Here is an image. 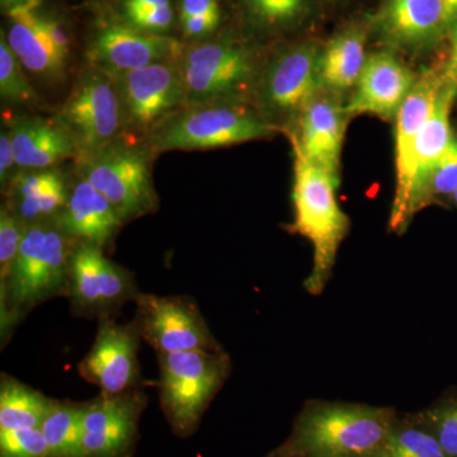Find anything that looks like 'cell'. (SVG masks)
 <instances>
[{"instance_id": "cell-1", "label": "cell", "mask_w": 457, "mask_h": 457, "mask_svg": "<svg viewBox=\"0 0 457 457\" xmlns=\"http://www.w3.org/2000/svg\"><path fill=\"white\" fill-rule=\"evenodd\" d=\"M395 409L342 402H309L290 437L273 451L290 457H380Z\"/></svg>"}, {"instance_id": "cell-2", "label": "cell", "mask_w": 457, "mask_h": 457, "mask_svg": "<svg viewBox=\"0 0 457 457\" xmlns=\"http://www.w3.org/2000/svg\"><path fill=\"white\" fill-rule=\"evenodd\" d=\"M77 242L55 220L27 227L8 278L0 284L2 345L29 312L66 295L71 257Z\"/></svg>"}, {"instance_id": "cell-3", "label": "cell", "mask_w": 457, "mask_h": 457, "mask_svg": "<svg viewBox=\"0 0 457 457\" xmlns=\"http://www.w3.org/2000/svg\"><path fill=\"white\" fill-rule=\"evenodd\" d=\"M294 149L293 200L295 220L291 233L306 237L312 245V270L303 282L311 295H320L332 276L339 246L350 230V219L342 212L336 191L339 180L309 161L290 137Z\"/></svg>"}, {"instance_id": "cell-4", "label": "cell", "mask_w": 457, "mask_h": 457, "mask_svg": "<svg viewBox=\"0 0 457 457\" xmlns=\"http://www.w3.org/2000/svg\"><path fill=\"white\" fill-rule=\"evenodd\" d=\"M156 354L165 417L177 435H191L230 375V357L222 348Z\"/></svg>"}, {"instance_id": "cell-5", "label": "cell", "mask_w": 457, "mask_h": 457, "mask_svg": "<svg viewBox=\"0 0 457 457\" xmlns=\"http://www.w3.org/2000/svg\"><path fill=\"white\" fill-rule=\"evenodd\" d=\"M123 121L125 113L116 83L96 69L78 82L57 122L71 135L84 163L114 143Z\"/></svg>"}, {"instance_id": "cell-6", "label": "cell", "mask_w": 457, "mask_h": 457, "mask_svg": "<svg viewBox=\"0 0 457 457\" xmlns=\"http://www.w3.org/2000/svg\"><path fill=\"white\" fill-rule=\"evenodd\" d=\"M260 116L234 106L197 107L171 120L156 135L158 150H196L263 139L278 131Z\"/></svg>"}, {"instance_id": "cell-7", "label": "cell", "mask_w": 457, "mask_h": 457, "mask_svg": "<svg viewBox=\"0 0 457 457\" xmlns=\"http://www.w3.org/2000/svg\"><path fill=\"white\" fill-rule=\"evenodd\" d=\"M140 294L134 276L108 260L104 248L77 243L71 257L65 295L75 314L110 318L123 303L135 302Z\"/></svg>"}, {"instance_id": "cell-8", "label": "cell", "mask_w": 457, "mask_h": 457, "mask_svg": "<svg viewBox=\"0 0 457 457\" xmlns=\"http://www.w3.org/2000/svg\"><path fill=\"white\" fill-rule=\"evenodd\" d=\"M82 179L97 188L123 222L154 212L158 198L153 188L146 156L114 141L84 162Z\"/></svg>"}, {"instance_id": "cell-9", "label": "cell", "mask_w": 457, "mask_h": 457, "mask_svg": "<svg viewBox=\"0 0 457 457\" xmlns=\"http://www.w3.org/2000/svg\"><path fill=\"white\" fill-rule=\"evenodd\" d=\"M135 303V324L156 353L221 350L197 303L189 297L140 294Z\"/></svg>"}, {"instance_id": "cell-10", "label": "cell", "mask_w": 457, "mask_h": 457, "mask_svg": "<svg viewBox=\"0 0 457 457\" xmlns=\"http://www.w3.org/2000/svg\"><path fill=\"white\" fill-rule=\"evenodd\" d=\"M444 71H423L417 77L413 88L403 102L395 126V196L390 212V230L404 233L409 225V201H411V159L414 144L423 126L428 121L437 104Z\"/></svg>"}, {"instance_id": "cell-11", "label": "cell", "mask_w": 457, "mask_h": 457, "mask_svg": "<svg viewBox=\"0 0 457 457\" xmlns=\"http://www.w3.org/2000/svg\"><path fill=\"white\" fill-rule=\"evenodd\" d=\"M140 339L135 321L119 324L112 318L99 319L95 343L78 365V372L107 395L139 387Z\"/></svg>"}, {"instance_id": "cell-12", "label": "cell", "mask_w": 457, "mask_h": 457, "mask_svg": "<svg viewBox=\"0 0 457 457\" xmlns=\"http://www.w3.org/2000/svg\"><path fill=\"white\" fill-rule=\"evenodd\" d=\"M253 73L248 51L230 44L198 46L189 51L180 69L186 101L194 104L239 95Z\"/></svg>"}, {"instance_id": "cell-13", "label": "cell", "mask_w": 457, "mask_h": 457, "mask_svg": "<svg viewBox=\"0 0 457 457\" xmlns=\"http://www.w3.org/2000/svg\"><path fill=\"white\" fill-rule=\"evenodd\" d=\"M146 395L139 387L84 404L83 457H125L137 440Z\"/></svg>"}, {"instance_id": "cell-14", "label": "cell", "mask_w": 457, "mask_h": 457, "mask_svg": "<svg viewBox=\"0 0 457 457\" xmlns=\"http://www.w3.org/2000/svg\"><path fill=\"white\" fill-rule=\"evenodd\" d=\"M320 50L314 45H300L282 53L270 62L261 83V101L267 112L293 116L320 92Z\"/></svg>"}, {"instance_id": "cell-15", "label": "cell", "mask_w": 457, "mask_h": 457, "mask_svg": "<svg viewBox=\"0 0 457 457\" xmlns=\"http://www.w3.org/2000/svg\"><path fill=\"white\" fill-rule=\"evenodd\" d=\"M121 97L125 120L149 128L186 101L182 74L171 64H156L112 78Z\"/></svg>"}, {"instance_id": "cell-16", "label": "cell", "mask_w": 457, "mask_h": 457, "mask_svg": "<svg viewBox=\"0 0 457 457\" xmlns=\"http://www.w3.org/2000/svg\"><path fill=\"white\" fill-rule=\"evenodd\" d=\"M7 42L21 64L32 73L57 77L64 71L69 56V41L55 21L36 13L31 4L14 5Z\"/></svg>"}, {"instance_id": "cell-17", "label": "cell", "mask_w": 457, "mask_h": 457, "mask_svg": "<svg viewBox=\"0 0 457 457\" xmlns=\"http://www.w3.org/2000/svg\"><path fill=\"white\" fill-rule=\"evenodd\" d=\"M173 38L140 33L129 27L114 25L102 29L90 46L88 56L97 71L110 78L163 62L179 54Z\"/></svg>"}, {"instance_id": "cell-18", "label": "cell", "mask_w": 457, "mask_h": 457, "mask_svg": "<svg viewBox=\"0 0 457 457\" xmlns=\"http://www.w3.org/2000/svg\"><path fill=\"white\" fill-rule=\"evenodd\" d=\"M417 77L392 53L369 56L360 75L356 90L345 104L348 116L370 113L381 119L396 117Z\"/></svg>"}, {"instance_id": "cell-19", "label": "cell", "mask_w": 457, "mask_h": 457, "mask_svg": "<svg viewBox=\"0 0 457 457\" xmlns=\"http://www.w3.org/2000/svg\"><path fill=\"white\" fill-rule=\"evenodd\" d=\"M300 134H291L303 155L339 179L341 153L348 114L345 108L324 90L303 108Z\"/></svg>"}, {"instance_id": "cell-20", "label": "cell", "mask_w": 457, "mask_h": 457, "mask_svg": "<svg viewBox=\"0 0 457 457\" xmlns=\"http://www.w3.org/2000/svg\"><path fill=\"white\" fill-rule=\"evenodd\" d=\"M378 26L389 44L413 51L449 32L450 21L444 0H384Z\"/></svg>"}, {"instance_id": "cell-21", "label": "cell", "mask_w": 457, "mask_h": 457, "mask_svg": "<svg viewBox=\"0 0 457 457\" xmlns=\"http://www.w3.org/2000/svg\"><path fill=\"white\" fill-rule=\"evenodd\" d=\"M55 221L75 242L101 248L125 224L110 201L84 179L69 189L68 200Z\"/></svg>"}, {"instance_id": "cell-22", "label": "cell", "mask_w": 457, "mask_h": 457, "mask_svg": "<svg viewBox=\"0 0 457 457\" xmlns=\"http://www.w3.org/2000/svg\"><path fill=\"white\" fill-rule=\"evenodd\" d=\"M9 131L18 167L46 170L62 159L77 154L71 135L57 121L20 120Z\"/></svg>"}, {"instance_id": "cell-23", "label": "cell", "mask_w": 457, "mask_h": 457, "mask_svg": "<svg viewBox=\"0 0 457 457\" xmlns=\"http://www.w3.org/2000/svg\"><path fill=\"white\" fill-rule=\"evenodd\" d=\"M68 195L64 179L56 171L21 173L12 182L7 206L26 225L37 224L55 220Z\"/></svg>"}, {"instance_id": "cell-24", "label": "cell", "mask_w": 457, "mask_h": 457, "mask_svg": "<svg viewBox=\"0 0 457 457\" xmlns=\"http://www.w3.org/2000/svg\"><path fill=\"white\" fill-rule=\"evenodd\" d=\"M365 44V33L361 29H348L320 51L319 80L321 90L335 95L356 87L368 60Z\"/></svg>"}, {"instance_id": "cell-25", "label": "cell", "mask_w": 457, "mask_h": 457, "mask_svg": "<svg viewBox=\"0 0 457 457\" xmlns=\"http://www.w3.org/2000/svg\"><path fill=\"white\" fill-rule=\"evenodd\" d=\"M456 97L457 88L444 82L435 111L418 135L411 152V197L418 180L425 176L426 171L444 154L455 137L451 129L450 113Z\"/></svg>"}, {"instance_id": "cell-26", "label": "cell", "mask_w": 457, "mask_h": 457, "mask_svg": "<svg viewBox=\"0 0 457 457\" xmlns=\"http://www.w3.org/2000/svg\"><path fill=\"white\" fill-rule=\"evenodd\" d=\"M54 399L12 376L0 378V431L40 428Z\"/></svg>"}, {"instance_id": "cell-27", "label": "cell", "mask_w": 457, "mask_h": 457, "mask_svg": "<svg viewBox=\"0 0 457 457\" xmlns=\"http://www.w3.org/2000/svg\"><path fill=\"white\" fill-rule=\"evenodd\" d=\"M84 404L54 400L40 427L47 457H83Z\"/></svg>"}, {"instance_id": "cell-28", "label": "cell", "mask_w": 457, "mask_h": 457, "mask_svg": "<svg viewBox=\"0 0 457 457\" xmlns=\"http://www.w3.org/2000/svg\"><path fill=\"white\" fill-rule=\"evenodd\" d=\"M380 457H450L422 414L396 416Z\"/></svg>"}, {"instance_id": "cell-29", "label": "cell", "mask_w": 457, "mask_h": 457, "mask_svg": "<svg viewBox=\"0 0 457 457\" xmlns=\"http://www.w3.org/2000/svg\"><path fill=\"white\" fill-rule=\"evenodd\" d=\"M457 188V137H453L444 154L418 180L409 204V221L428 204L453 197Z\"/></svg>"}, {"instance_id": "cell-30", "label": "cell", "mask_w": 457, "mask_h": 457, "mask_svg": "<svg viewBox=\"0 0 457 457\" xmlns=\"http://www.w3.org/2000/svg\"><path fill=\"white\" fill-rule=\"evenodd\" d=\"M420 413L437 436L447 455L457 457V389L450 390Z\"/></svg>"}, {"instance_id": "cell-31", "label": "cell", "mask_w": 457, "mask_h": 457, "mask_svg": "<svg viewBox=\"0 0 457 457\" xmlns=\"http://www.w3.org/2000/svg\"><path fill=\"white\" fill-rule=\"evenodd\" d=\"M22 64L9 47L7 40L2 35L0 40V95L5 101L14 104H27L36 99L31 84L26 79Z\"/></svg>"}, {"instance_id": "cell-32", "label": "cell", "mask_w": 457, "mask_h": 457, "mask_svg": "<svg viewBox=\"0 0 457 457\" xmlns=\"http://www.w3.org/2000/svg\"><path fill=\"white\" fill-rule=\"evenodd\" d=\"M29 225L18 219L7 204L0 210V284L8 278L16 261L21 242Z\"/></svg>"}, {"instance_id": "cell-33", "label": "cell", "mask_w": 457, "mask_h": 457, "mask_svg": "<svg viewBox=\"0 0 457 457\" xmlns=\"http://www.w3.org/2000/svg\"><path fill=\"white\" fill-rule=\"evenodd\" d=\"M0 457H47V444L41 429L0 431Z\"/></svg>"}, {"instance_id": "cell-34", "label": "cell", "mask_w": 457, "mask_h": 457, "mask_svg": "<svg viewBox=\"0 0 457 457\" xmlns=\"http://www.w3.org/2000/svg\"><path fill=\"white\" fill-rule=\"evenodd\" d=\"M255 16L267 23H286L302 14L305 0H248Z\"/></svg>"}, {"instance_id": "cell-35", "label": "cell", "mask_w": 457, "mask_h": 457, "mask_svg": "<svg viewBox=\"0 0 457 457\" xmlns=\"http://www.w3.org/2000/svg\"><path fill=\"white\" fill-rule=\"evenodd\" d=\"M126 16H128L132 25L143 29V31L149 32L165 31V29H170L171 22H173V11H171L170 5L131 12Z\"/></svg>"}, {"instance_id": "cell-36", "label": "cell", "mask_w": 457, "mask_h": 457, "mask_svg": "<svg viewBox=\"0 0 457 457\" xmlns=\"http://www.w3.org/2000/svg\"><path fill=\"white\" fill-rule=\"evenodd\" d=\"M180 21L186 35L197 37V36L207 35L216 29L220 21V13L203 14V16L183 18Z\"/></svg>"}, {"instance_id": "cell-37", "label": "cell", "mask_w": 457, "mask_h": 457, "mask_svg": "<svg viewBox=\"0 0 457 457\" xmlns=\"http://www.w3.org/2000/svg\"><path fill=\"white\" fill-rule=\"evenodd\" d=\"M17 165L14 155L13 144H12L11 131H3L0 135V179L4 185L9 179L13 165Z\"/></svg>"}, {"instance_id": "cell-38", "label": "cell", "mask_w": 457, "mask_h": 457, "mask_svg": "<svg viewBox=\"0 0 457 457\" xmlns=\"http://www.w3.org/2000/svg\"><path fill=\"white\" fill-rule=\"evenodd\" d=\"M210 13H220L218 0H182L180 3V20Z\"/></svg>"}, {"instance_id": "cell-39", "label": "cell", "mask_w": 457, "mask_h": 457, "mask_svg": "<svg viewBox=\"0 0 457 457\" xmlns=\"http://www.w3.org/2000/svg\"><path fill=\"white\" fill-rule=\"evenodd\" d=\"M450 54L446 65L444 66L445 83L457 88V20L449 29Z\"/></svg>"}, {"instance_id": "cell-40", "label": "cell", "mask_w": 457, "mask_h": 457, "mask_svg": "<svg viewBox=\"0 0 457 457\" xmlns=\"http://www.w3.org/2000/svg\"><path fill=\"white\" fill-rule=\"evenodd\" d=\"M164 5H170V0H123L126 14L143 11V9L164 7Z\"/></svg>"}, {"instance_id": "cell-41", "label": "cell", "mask_w": 457, "mask_h": 457, "mask_svg": "<svg viewBox=\"0 0 457 457\" xmlns=\"http://www.w3.org/2000/svg\"><path fill=\"white\" fill-rule=\"evenodd\" d=\"M444 3L451 26L457 20V0H444Z\"/></svg>"}, {"instance_id": "cell-42", "label": "cell", "mask_w": 457, "mask_h": 457, "mask_svg": "<svg viewBox=\"0 0 457 457\" xmlns=\"http://www.w3.org/2000/svg\"><path fill=\"white\" fill-rule=\"evenodd\" d=\"M36 0H3V3H5V4H13V5H20V4H31V3H35Z\"/></svg>"}, {"instance_id": "cell-43", "label": "cell", "mask_w": 457, "mask_h": 457, "mask_svg": "<svg viewBox=\"0 0 457 457\" xmlns=\"http://www.w3.org/2000/svg\"><path fill=\"white\" fill-rule=\"evenodd\" d=\"M451 200H453V203L456 204L457 206V188L455 189V192H453V197H451Z\"/></svg>"}, {"instance_id": "cell-44", "label": "cell", "mask_w": 457, "mask_h": 457, "mask_svg": "<svg viewBox=\"0 0 457 457\" xmlns=\"http://www.w3.org/2000/svg\"><path fill=\"white\" fill-rule=\"evenodd\" d=\"M269 457H290V456H281V455H276V453H270Z\"/></svg>"}]
</instances>
